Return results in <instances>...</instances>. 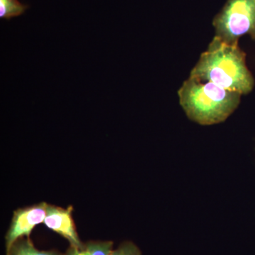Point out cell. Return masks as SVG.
<instances>
[{
    "instance_id": "cell-1",
    "label": "cell",
    "mask_w": 255,
    "mask_h": 255,
    "mask_svg": "<svg viewBox=\"0 0 255 255\" xmlns=\"http://www.w3.org/2000/svg\"><path fill=\"white\" fill-rule=\"evenodd\" d=\"M213 82L230 91L248 95L255 79L246 65V54L238 44L228 45L214 36L191 70L190 76Z\"/></svg>"
},
{
    "instance_id": "cell-2",
    "label": "cell",
    "mask_w": 255,
    "mask_h": 255,
    "mask_svg": "<svg viewBox=\"0 0 255 255\" xmlns=\"http://www.w3.org/2000/svg\"><path fill=\"white\" fill-rule=\"evenodd\" d=\"M178 95L188 118L204 126L225 122L238 108L242 96L192 77L184 82Z\"/></svg>"
},
{
    "instance_id": "cell-3",
    "label": "cell",
    "mask_w": 255,
    "mask_h": 255,
    "mask_svg": "<svg viewBox=\"0 0 255 255\" xmlns=\"http://www.w3.org/2000/svg\"><path fill=\"white\" fill-rule=\"evenodd\" d=\"M215 36L228 45L238 44L241 36L255 41V0H227L213 19Z\"/></svg>"
},
{
    "instance_id": "cell-4",
    "label": "cell",
    "mask_w": 255,
    "mask_h": 255,
    "mask_svg": "<svg viewBox=\"0 0 255 255\" xmlns=\"http://www.w3.org/2000/svg\"><path fill=\"white\" fill-rule=\"evenodd\" d=\"M48 205L46 203L41 202L14 211L11 225L5 236L6 254L15 242L21 238H29L35 226L44 222Z\"/></svg>"
},
{
    "instance_id": "cell-5",
    "label": "cell",
    "mask_w": 255,
    "mask_h": 255,
    "mask_svg": "<svg viewBox=\"0 0 255 255\" xmlns=\"http://www.w3.org/2000/svg\"><path fill=\"white\" fill-rule=\"evenodd\" d=\"M72 212L73 206H70L65 209L48 204L46 219L43 223L49 229L68 240L70 246L81 249L85 244L80 241L75 229Z\"/></svg>"
},
{
    "instance_id": "cell-6",
    "label": "cell",
    "mask_w": 255,
    "mask_h": 255,
    "mask_svg": "<svg viewBox=\"0 0 255 255\" xmlns=\"http://www.w3.org/2000/svg\"><path fill=\"white\" fill-rule=\"evenodd\" d=\"M113 243L106 242H89L83 248L70 246L65 255H110L112 253Z\"/></svg>"
},
{
    "instance_id": "cell-7",
    "label": "cell",
    "mask_w": 255,
    "mask_h": 255,
    "mask_svg": "<svg viewBox=\"0 0 255 255\" xmlns=\"http://www.w3.org/2000/svg\"><path fill=\"white\" fill-rule=\"evenodd\" d=\"M6 255H62L56 251H38L29 238H21L17 240Z\"/></svg>"
},
{
    "instance_id": "cell-8",
    "label": "cell",
    "mask_w": 255,
    "mask_h": 255,
    "mask_svg": "<svg viewBox=\"0 0 255 255\" xmlns=\"http://www.w3.org/2000/svg\"><path fill=\"white\" fill-rule=\"evenodd\" d=\"M27 7L18 0H0V17L11 18L19 16Z\"/></svg>"
},
{
    "instance_id": "cell-9",
    "label": "cell",
    "mask_w": 255,
    "mask_h": 255,
    "mask_svg": "<svg viewBox=\"0 0 255 255\" xmlns=\"http://www.w3.org/2000/svg\"><path fill=\"white\" fill-rule=\"evenodd\" d=\"M110 255H142L140 249L132 242H125L118 249L112 252Z\"/></svg>"
}]
</instances>
